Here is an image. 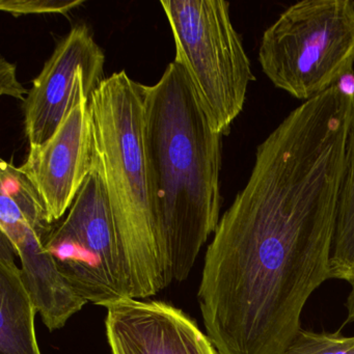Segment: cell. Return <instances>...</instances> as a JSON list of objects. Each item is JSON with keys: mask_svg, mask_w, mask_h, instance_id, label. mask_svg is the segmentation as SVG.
I'll return each instance as SVG.
<instances>
[{"mask_svg": "<svg viewBox=\"0 0 354 354\" xmlns=\"http://www.w3.org/2000/svg\"><path fill=\"white\" fill-rule=\"evenodd\" d=\"M221 138L173 62L145 93V140L169 277L183 281L218 225Z\"/></svg>", "mask_w": 354, "mask_h": 354, "instance_id": "obj_2", "label": "cell"}, {"mask_svg": "<svg viewBox=\"0 0 354 354\" xmlns=\"http://www.w3.org/2000/svg\"><path fill=\"white\" fill-rule=\"evenodd\" d=\"M15 256L11 242L0 234V354H42L35 329L38 312Z\"/></svg>", "mask_w": 354, "mask_h": 354, "instance_id": "obj_11", "label": "cell"}, {"mask_svg": "<svg viewBox=\"0 0 354 354\" xmlns=\"http://www.w3.org/2000/svg\"><path fill=\"white\" fill-rule=\"evenodd\" d=\"M97 163L90 99L84 95L55 134L30 146L19 169L42 198L53 223L71 208Z\"/></svg>", "mask_w": 354, "mask_h": 354, "instance_id": "obj_9", "label": "cell"}, {"mask_svg": "<svg viewBox=\"0 0 354 354\" xmlns=\"http://www.w3.org/2000/svg\"><path fill=\"white\" fill-rule=\"evenodd\" d=\"M105 55L86 24L72 28L55 47L24 102L30 146L44 144L80 99H92L104 78Z\"/></svg>", "mask_w": 354, "mask_h": 354, "instance_id": "obj_8", "label": "cell"}, {"mask_svg": "<svg viewBox=\"0 0 354 354\" xmlns=\"http://www.w3.org/2000/svg\"><path fill=\"white\" fill-rule=\"evenodd\" d=\"M106 310L111 354H218L198 324L167 302L126 297Z\"/></svg>", "mask_w": 354, "mask_h": 354, "instance_id": "obj_10", "label": "cell"}, {"mask_svg": "<svg viewBox=\"0 0 354 354\" xmlns=\"http://www.w3.org/2000/svg\"><path fill=\"white\" fill-rule=\"evenodd\" d=\"M30 91L26 90L17 78V67L1 57L0 59V94L13 97L24 102Z\"/></svg>", "mask_w": 354, "mask_h": 354, "instance_id": "obj_15", "label": "cell"}, {"mask_svg": "<svg viewBox=\"0 0 354 354\" xmlns=\"http://www.w3.org/2000/svg\"><path fill=\"white\" fill-rule=\"evenodd\" d=\"M354 99L331 88L259 145L245 187L205 256L198 300L218 354H283L304 306L330 279Z\"/></svg>", "mask_w": 354, "mask_h": 354, "instance_id": "obj_1", "label": "cell"}, {"mask_svg": "<svg viewBox=\"0 0 354 354\" xmlns=\"http://www.w3.org/2000/svg\"><path fill=\"white\" fill-rule=\"evenodd\" d=\"M84 3V0H1L0 10L15 17L43 14L67 15Z\"/></svg>", "mask_w": 354, "mask_h": 354, "instance_id": "obj_14", "label": "cell"}, {"mask_svg": "<svg viewBox=\"0 0 354 354\" xmlns=\"http://www.w3.org/2000/svg\"><path fill=\"white\" fill-rule=\"evenodd\" d=\"M259 63L275 88L308 101L353 73L354 1L304 0L261 40Z\"/></svg>", "mask_w": 354, "mask_h": 354, "instance_id": "obj_4", "label": "cell"}, {"mask_svg": "<svg viewBox=\"0 0 354 354\" xmlns=\"http://www.w3.org/2000/svg\"><path fill=\"white\" fill-rule=\"evenodd\" d=\"M59 273L86 302L131 297L129 273L98 162L46 242Z\"/></svg>", "mask_w": 354, "mask_h": 354, "instance_id": "obj_6", "label": "cell"}, {"mask_svg": "<svg viewBox=\"0 0 354 354\" xmlns=\"http://www.w3.org/2000/svg\"><path fill=\"white\" fill-rule=\"evenodd\" d=\"M351 285V291L348 295L347 301H346V308L348 312V321L354 322V281Z\"/></svg>", "mask_w": 354, "mask_h": 354, "instance_id": "obj_16", "label": "cell"}, {"mask_svg": "<svg viewBox=\"0 0 354 354\" xmlns=\"http://www.w3.org/2000/svg\"><path fill=\"white\" fill-rule=\"evenodd\" d=\"M0 234L21 263L24 283L37 312L50 331L63 328L88 302L63 279L46 242L55 223L34 186L9 161L0 162Z\"/></svg>", "mask_w": 354, "mask_h": 354, "instance_id": "obj_7", "label": "cell"}, {"mask_svg": "<svg viewBox=\"0 0 354 354\" xmlns=\"http://www.w3.org/2000/svg\"><path fill=\"white\" fill-rule=\"evenodd\" d=\"M283 354H354V337L301 328Z\"/></svg>", "mask_w": 354, "mask_h": 354, "instance_id": "obj_13", "label": "cell"}, {"mask_svg": "<svg viewBox=\"0 0 354 354\" xmlns=\"http://www.w3.org/2000/svg\"><path fill=\"white\" fill-rule=\"evenodd\" d=\"M330 279L354 281V126L348 138L330 256Z\"/></svg>", "mask_w": 354, "mask_h": 354, "instance_id": "obj_12", "label": "cell"}, {"mask_svg": "<svg viewBox=\"0 0 354 354\" xmlns=\"http://www.w3.org/2000/svg\"><path fill=\"white\" fill-rule=\"evenodd\" d=\"M145 93L146 86L123 70L105 78L90 101L97 162L127 263L131 297L140 299L171 283L145 140Z\"/></svg>", "mask_w": 354, "mask_h": 354, "instance_id": "obj_3", "label": "cell"}, {"mask_svg": "<svg viewBox=\"0 0 354 354\" xmlns=\"http://www.w3.org/2000/svg\"><path fill=\"white\" fill-rule=\"evenodd\" d=\"M353 94H354V92H353Z\"/></svg>", "mask_w": 354, "mask_h": 354, "instance_id": "obj_17", "label": "cell"}, {"mask_svg": "<svg viewBox=\"0 0 354 354\" xmlns=\"http://www.w3.org/2000/svg\"><path fill=\"white\" fill-rule=\"evenodd\" d=\"M176 46L175 63L187 74L215 132L227 136L254 82L241 37L223 0H162Z\"/></svg>", "mask_w": 354, "mask_h": 354, "instance_id": "obj_5", "label": "cell"}]
</instances>
